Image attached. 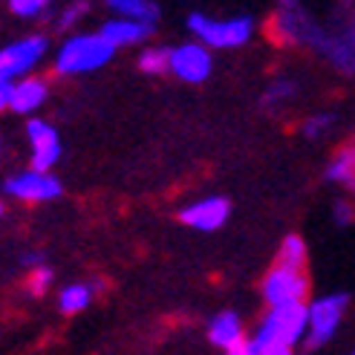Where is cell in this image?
I'll use <instances>...</instances> for the list:
<instances>
[{
    "mask_svg": "<svg viewBox=\"0 0 355 355\" xmlns=\"http://www.w3.org/2000/svg\"><path fill=\"white\" fill-rule=\"evenodd\" d=\"M26 141H29V159L35 171H52L61 159V136L44 119L26 121Z\"/></svg>",
    "mask_w": 355,
    "mask_h": 355,
    "instance_id": "obj_9",
    "label": "cell"
},
{
    "mask_svg": "<svg viewBox=\"0 0 355 355\" xmlns=\"http://www.w3.org/2000/svg\"><path fill=\"white\" fill-rule=\"evenodd\" d=\"M46 98H49V84L38 76H24L9 84L6 110L17 113V116H32L44 107Z\"/></svg>",
    "mask_w": 355,
    "mask_h": 355,
    "instance_id": "obj_11",
    "label": "cell"
},
{
    "mask_svg": "<svg viewBox=\"0 0 355 355\" xmlns=\"http://www.w3.org/2000/svg\"><path fill=\"white\" fill-rule=\"evenodd\" d=\"M352 355H355V352H352Z\"/></svg>",
    "mask_w": 355,
    "mask_h": 355,
    "instance_id": "obj_31",
    "label": "cell"
},
{
    "mask_svg": "<svg viewBox=\"0 0 355 355\" xmlns=\"http://www.w3.org/2000/svg\"><path fill=\"white\" fill-rule=\"evenodd\" d=\"M6 193L21 202H49L61 197V182L52 171H17L6 180Z\"/></svg>",
    "mask_w": 355,
    "mask_h": 355,
    "instance_id": "obj_7",
    "label": "cell"
},
{
    "mask_svg": "<svg viewBox=\"0 0 355 355\" xmlns=\"http://www.w3.org/2000/svg\"><path fill=\"white\" fill-rule=\"evenodd\" d=\"M46 52L49 44L44 35H26L21 41H12L0 49V81L12 84L24 76H32V69L46 58Z\"/></svg>",
    "mask_w": 355,
    "mask_h": 355,
    "instance_id": "obj_6",
    "label": "cell"
},
{
    "mask_svg": "<svg viewBox=\"0 0 355 355\" xmlns=\"http://www.w3.org/2000/svg\"><path fill=\"white\" fill-rule=\"evenodd\" d=\"M153 26L150 24H139V21H128V17H110L107 24L101 26V35L107 38V44L113 49H121V46H136L141 41L150 38Z\"/></svg>",
    "mask_w": 355,
    "mask_h": 355,
    "instance_id": "obj_13",
    "label": "cell"
},
{
    "mask_svg": "<svg viewBox=\"0 0 355 355\" xmlns=\"http://www.w3.org/2000/svg\"><path fill=\"white\" fill-rule=\"evenodd\" d=\"M116 49L107 44L101 32H78L67 38L55 52V73L58 76H84L107 67Z\"/></svg>",
    "mask_w": 355,
    "mask_h": 355,
    "instance_id": "obj_2",
    "label": "cell"
},
{
    "mask_svg": "<svg viewBox=\"0 0 355 355\" xmlns=\"http://www.w3.org/2000/svg\"><path fill=\"white\" fill-rule=\"evenodd\" d=\"M306 335V304L292 306H272L260 318L257 329L245 338V347L252 355H260L269 347H297Z\"/></svg>",
    "mask_w": 355,
    "mask_h": 355,
    "instance_id": "obj_1",
    "label": "cell"
},
{
    "mask_svg": "<svg viewBox=\"0 0 355 355\" xmlns=\"http://www.w3.org/2000/svg\"><path fill=\"white\" fill-rule=\"evenodd\" d=\"M263 300L272 306H292V304H306L309 297V275L306 269H289V266L275 263L266 272L260 283Z\"/></svg>",
    "mask_w": 355,
    "mask_h": 355,
    "instance_id": "obj_5",
    "label": "cell"
},
{
    "mask_svg": "<svg viewBox=\"0 0 355 355\" xmlns=\"http://www.w3.org/2000/svg\"><path fill=\"white\" fill-rule=\"evenodd\" d=\"M208 341L220 347V349H237L245 344V327H243V318L232 309H223L208 321Z\"/></svg>",
    "mask_w": 355,
    "mask_h": 355,
    "instance_id": "obj_12",
    "label": "cell"
},
{
    "mask_svg": "<svg viewBox=\"0 0 355 355\" xmlns=\"http://www.w3.org/2000/svg\"><path fill=\"white\" fill-rule=\"evenodd\" d=\"M332 128H335V116L332 113H315V116H309L304 121V136L312 139V141H318V139L329 136Z\"/></svg>",
    "mask_w": 355,
    "mask_h": 355,
    "instance_id": "obj_20",
    "label": "cell"
},
{
    "mask_svg": "<svg viewBox=\"0 0 355 355\" xmlns=\"http://www.w3.org/2000/svg\"><path fill=\"white\" fill-rule=\"evenodd\" d=\"M9 3V9L17 15V17H38V15H44L46 12V6H49V0H6Z\"/></svg>",
    "mask_w": 355,
    "mask_h": 355,
    "instance_id": "obj_22",
    "label": "cell"
},
{
    "mask_svg": "<svg viewBox=\"0 0 355 355\" xmlns=\"http://www.w3.org/2000/svg\"><path fill=\"white\" fill-rule=\"evenodd\" d=\"M171 73L180 81L202 84L214 73V55L200 41H185L171 49Z\"/></svg>",
    "mask_w": 355,
    "mask_h": 355,
    "instance_id": "obj_8",
    "label": "cell"
},
{
    "mask_svg": "<svg viewBox=\"0 0 355 355\" xmlns=\"http://www.w3.org/2000/svg\"><path fill=\"white\" fill-rule=\"evenodd\" d=\"M52 269L49 266H44V263H35L32 266V272L26 275V289L32 292V295H44L46 289H49V283H52Z\"/></svg>",
    "mask_w": 355,
    "mask_h": 355,
    "instance_id": "obj_21",
    "label": "cell"
},
{
    "mask_svg": "<svg viewBox=\"0 0 355 355\" xmlns=\"http://www.w3.org/2000/svg\"><path fill=\"white\" fill-rule=\"evenodd\" d=\"M84 15H87V0H78V3L67 6V9L58 15V26H61V29H76V26L84 21Z\"/></svg>",
    "mask_w": 355,
    "mask_h": 355,
    "instance_id": "obj_23",
    "label": "cell"
},
{
    "mask_svg": "<svg viewBox=\"0 0 355 355\" xmlns=\"http://www.w3.org/2000/svg\"><path fill=\"white\" fill-rule=\"evenodd\" d=\"M6 93H9V84H0V113L6 110Z\"/></svg>",
    "mask_w": 355,
    "mask_h": 355,
    "instance_id": "obj_26",
    "label": "cell"
},
{
    "mask_svg": "<svg viewBox=\"0 0 355 355\" xmlns=\"http://www.w3.org/2000/svg\"><path fill=\"white\" fill-rule=\"evenodd\" d=\"M188 29L193 35V41H200L208 49H237L252 41L254 21L248 15L208 17L202 12H193V15H188Z\"/></svg>",
    "mask_w": 355,
    "mask_h": 355,
    "instance_id": "obj_3",
    "label": "cell"
},
{
    "mask_svg": "<svg viewBox=\"0 0 355 355\" xmlns=\"http://www.w3.org/2000/svg\"><path fill=\"white\" fill-rule=\"evenodd\" d=\"M93 295H96V286H90V283H69L58 295V309L64 315H78L93 304Z\"/></svg>",
    "mask_w": 355,
    "mask_h": 355,
    "instance_id": "obj_16",
    "label": "cell"
},
{
    "mask_svg": "<svg viewBox=\"0 0 355 355\" xmlns=\"http://www.w3.org/2000/svg\"><path fill=\"white\" fill-rule=\"evenodd\" d=\"M225 355H252V352H248V347L243 344V347H237V349H228Z\"/></svg>",
    "mask_w": 355,
    "mask_h": 355,
    "instance_id": "obj_27",
    "label": "cell"
},
{
    "mask_svg": "<svg viewBox=\"0 0 355 355\" xmlns=\"http://www.w3.org/2000/svg\"><path fill=\"white\" fill-rule=\"evenodd\" d=\"M0 217H3V202H0Z\"/></svg>",
    "mask_w": 355,
    "mask_h": 355,
    "instance_id": "obj_29",
    "label": "cell"
},
{
    "mask_svg": "<svg viewBox=\"0 0 355 355\" xmlns=\"http://www.w3.org/2000/svg\"><path fill=\"white\" fill-rule=\"evenodd\" d=\"M327 180L355 197V139L332 153V159L327 162Z\"/></svg>",
    "mask_w": 355,
    "mask_h": 355,
    "instance_id": "obj_14",
    "label": "cell"
},
{
    "mask_svg": "<svg viewBox=\"0 0 355 355\" xmlns=\"http://www.w3.org/2000/svg\"><path fill=\"white\" fill-rule=\"evenodd\" d=\"M139 69L145 76H162V73H171V49H162V46H145L139 55Z\"/></svg>",
    "mask_w": 355,
    "mask_h": 355,
    "instance_id": "obj_18",
    "label": "cell"
},
{
    "mask_svg": "<svg viewBox=\"0 0 355 355\" xmlns=\"http://www.w3.org/2000/svg\"><path fill=\"white\" fill-rule=\"evenodd\" d=\"M306 260H309V248L304 243V237L297 234H289L283 237L280 248H277V260L280 266H289V269H306Z\"/></svg>",
    "mask_w": 355,
    "mask_h": 355,
    "instance_id": "obj_17",
    "label": "cell"
},
{
    "mask_svg": "<svg viewBox=\"0 0 355 355\" xmlns=\"http://www.w3.org/2000/svg\"><path fill=\"white\" fill-rule=\"evenodd\" d=\"M332 211H335V223L338 225H349L355 220V205L349 200H338L332 205Z\"/></svg>",
    "mask_w": 355,
    "mask_h": 355,
    "instance_id": "obj_24",
    "label": "cell"
},
{
    "mask_svg": "<svg viewBox=\"0 0 355 355\" xmlns=\"http://www.w3.org/2000/svg\"><path fill=\"white\" fill-rule=\"evenodd\" d=\"M107 6L116 12V17H128V21H139V24H156L159 9L153 0H107Z\"/></svg>",
    "mask_w": 355,
    "mask_h": 355,
    "instance_id": "obj_15",
    "label": "cell"
},
{
    "mask_svg": "<svg viewBox=\"0 0 355 355\" xmlns=\"http://www.w3.org/2000/svg\"><path fill=\"white\" fill-rule=\"evenodd\" d=\"M0 84H3V81H0Z\"/></svg>",
    "mask_w": 355,
    "mask_h": 355,
    "instance_id": "obj_30",
    "label": "cell"
},
{
    "mask_svg": "<svg viewBox=\"0 0 355 355\" xmlns=\"http://www.w3.org/2000/svg\"><path fill=\"white\" fill-rule=\"evenodd\" d=\"M3 153H6V139H3V133H0V162H3Z\"/></svg>",
    "mask_w": 355,
    "mask_h": 355,
    "instance_id": "obj_28",
    "label": "cell"
},
{
    "mask_svg": "<svg viewBox=\"0 0 355 355\" xmlns=\"http://www.w3.org/2000/svg\"><path fill=\"white\" fill-rule=\"evenodd\" d=\"M228 214H232V202L225 197H202L193 200L191 205H185L180 211V220L193 228V232H217L228 223Z\"/></svg>",
    "mask_w": 355,
    "mask_h": 355,
    "instance_id": "obj_10",
    "label": "cell"
},
{
    "mask_svg": "<svg viewBox=\"0 0 355 355\" xmlns=\"http://www.w3.org/2000/svg\"><path fill=\"white\" fill-rule=\"evenodd\" d=\"M260 355H295L292 347H269V349H263Z\"/></svg>",
    "mask_w": 355,
    "mask_h": 355,
    "instance_id": "obj_25",
    "label": "cell"
},
{
    "mask_svg": "<svg viewBox=\"0 0 355 355\" xmlns=\"http://www.w3.org/2000/svg\"><path fill=\"white\" fill-rule=\"evenodd\" d=\"M349 309V295L344 292H332L315 297L312 304H306V335H304V347L309 352L327 347L338 327L344 324V315Z\"/></svg>",
    "mask_w": 355,
    "mask_h": 355,
    "instance_id": "obj_4",
    "label": "cell"
},
{
    "mask_svg": "<svg viewBox=\"0 0 355 355\" xmlns=\"http://www.w3.org/2000/svg\"><path fill=\"white\" fill-rule=\"evenodd\" d=\"M297 93V84L289 81V78H277L269 84V90H266V107H280V104H289Z\"/></svg>",
    "mask_w": 355,
    "mask_h": 355,
    "instance_id": "obj_19",
    "label": "cell"
}]
</instances>
